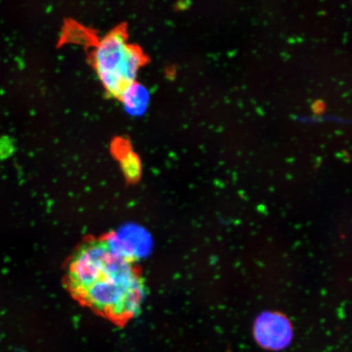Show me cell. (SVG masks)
<instances>
[{
    "label": "cell",
    "instance_id": "5",
    "mask_svg": "<svg viewBox=\"0 0 352 352\" xmlns=\"http://www.w3.org/2000/svg\"><path fill=\"white\" fill-rule=\"evenodd\" d=\"M112 151L120 158L122 169L131 178L136 177L140 170L139 157L132 151L130 144L125 140L118 139L112 145Z\"/></svg>",
    "mask_w": 352,
    "mask_h": 352
},
{
    "label": "cell",
    "instance_id": "1",
    "mask_svg": "<svg viewBox=\"0 0 352 352\" xmlns=\"http://www.w3.org/2000/svg\"><path fill=\"white\" fill-rule=\"evenodd\" d=\"M67 279L78 300L117 322L133 318L142 305L144 281L133 259L109 241L83 244L70 261Z\"/></svg>",
    "mask_w": 352,
    "mask_h": 352
},
{
    "label": "cell",
    "instance_id": "2",
    "mask_svg": "<svg viewBox=\"0 0 352 352\" xmlns=\"http://www.w3.org/2000/svg\"><path fill=\"white\" fill-rule=\"evenodd\" d=\"M91 57L104 89L118 98L136 81L140 69L147 60L142 48L127 41L124 26H118L100 38Z\"/></svg>",
    "mask_w": 352,
    "mask_h": 352
},
{
    "label": "cell",
    "instance_id": "3",
    "mask_svg": "<svg viewBox=\"0 0 352 352\" xmlns=\"http://www.w3.org/2000/svg\"><path fill=\"white\" fill-rule=\"evenodd\" d=\"M254 336L258 345L263 349L280 351L292 342L293 327L285 315L279 312H263L255 320Z\"/></svg>",
    "mask_w": 352,
    "mask_h": 352
},
{
    "label": "cell",
    "instance_id": "6",
    "mask_svg": "<svg viewBox=\"0 0 352 352\" xmlns=\"http://www.w3.org/2000/svg\"><path fill=\"white\" fill-rule=\"evenodd\" d=\"M312 109H314V111L316 113L320 114L324 111V104L321 102V101L320 100L316 101V102H315L314 105H312Z\"/></svg>",
    "mask_w": 352,
    "mask_h": 352
},
{
    "label": "cell",
    "instance_id": "4",
    "mask_svg": "<svg viewBox=\"0 0 352 352\" xmlns=\"http://www.w3.org/2000/svg\"><path fill=\"white\" fill-rule=\"evenodd\" d=\"M118 98L127 113L134 117L142 116L151 103V92L142 83L135 81L127 87Z\"/></svg>",
    "mask_w": 352,
    "mask_h": 352
}]
</instances>
